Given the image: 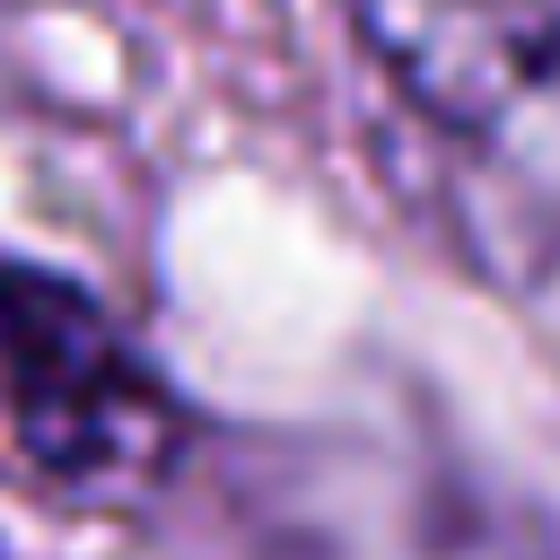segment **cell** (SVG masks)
I'll return each mask as SVG.
<instances>
[{"label":"cell","instance_id":"1","mask_svg":"<svg viewBox=\"0 0 560 560\" xmlns=\"http://www.w3.org/2000/svg\"><path fill=\"white\" fill-rule=\"evenodd\" d=\"M385 88L446 158V210L481 271H560V0H350Z\"/></svg>","mask_w":560,"mask_h":560},{"label":"cell","instance_id":"2","mask_svg":"<svg viewBox=\"0 0 560 560\" xmlns=\"http://www.w3.org/2000/svg\"><path fill=\"white\" fill-rule=\"evenodd\" d=\"M0 394L18 446L61 490H131L175 455V402L122 324L61 271H0Z\"/></svg>","mask_w":560,"mask_h":560}]
</instances>
